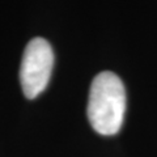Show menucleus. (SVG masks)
<instances>
[{"instance_id":"nucleus-1","label":"nucleus","mask_w":157,"mask_h":157,"mask_svg":"<svg viewBox=\"0 0 157 157\" xmlns=\"http://www.w3.org/2000/svg\"><path fill=\"white\" fill-rule=\"evenodd\" d=\"M124 111L126 90L122 80L110 71L98 73L92 81L86 109L93 130L105 136L118 134Z\"/></svg>"},{"instance_id":"nucleus-2","label":"nucleus","mask_w":157,"mask_h":157,"mask_svg":"<svg viewBox=\"0 0 157 157\" xmlns=\"http://www.w3.org/2000/svg\"><path fill=\"white\" fill-rule=\"evenodd\" d=\"M54 67L51 45L41 37L26 45L20 67V82L26 98L33 100L46 89Z\"/></svg>"}]
</instances>
